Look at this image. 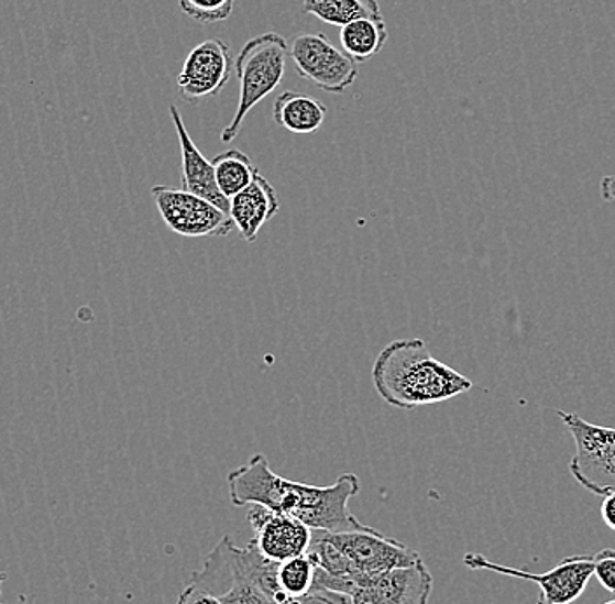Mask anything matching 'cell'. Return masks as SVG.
<instances>
[{
	"instance_id": "obj_19",
	"label": "cell",
	"mask_w": 615,
	"mask_h": 604,
	"mask_svg": "<svg viewBox=\"0 0 615 604\" xmlns=\"http://www.w3.org/2000/svg\"><path fill=\"white\" fill-rule=\"evenodd\" d=\"M315 571H317V567L306 553L281 562L278 564V582H281L282 591L290 600L305 596L314 587Z\"/></svg>"
},
{
	"instance_id": "obj_5",
	"label": "cell",
	"mask_w": 615,
	"mask_h": 604,
	"mask_svg": "<svg viewBox=\"0 0 615 604\" xmlns=\"http://www.w3.org/2000/svg\"><path fill=\"white\" fill-rule=\"evenodd\" d=\"M289 56L297 74L326 94L343 95L355 85L359 67L322 32H303L290 41Z\"/></svg>"
},
{
	"instance_id": "obj_15",
	"label": "cell",
	"mask_w": 615,
	"mask_h": 604,
	"mask_svg": "<svg viewBox=\"0 0 615 604\" xmlns=\"http://www.w3.org/2000/svg\"><path fill=\"white\" fill-rule=\"evenodd\" d=\"M326 118V103L296 91H284L273 103V121L293 135L319 132Z\"/></svg>"
},
{
	"instance_id": "obj_24",
	"label": "cell",
	"mask_w": 615,
	"mask_h": 604,
	"mask_svg": "<svg viewBox=\"0 0 615 604\" xmlns=\"http://www.w3.org/2000/svg\"><path fill=\"white\" fill-rule=\"evenodd\" d=\"M602 519L612 531H615V493L602 496Z\"/></svg>"
},
{
	"instance_id": "obj_25",
	"label": "cell",
	"mask_w": 615,
	"mask_h": 604,
	"mask_svg": "<svg viewBox=\"0 0 615 604\" xmlns=\"http://www.w3.org/2000/svg\"><path fill=\"white\" fill-rule=\"evenodd\" d=\"M600 196L605 204H614L615 201V175H607L600 183Z\"/></svg>"
},
{
	"instance_id": "obj_28",
	"label": "cell",
	"mask_w": 615,
	"mask_h": 604,
	"mask_svg": "<svg viewBox=\"0 0 615 604\" xmlns=\"http://www.w3.org/2000/svg\"><path fill=\"white\" fill-rule=\"evenodd\" d=\"M537 604H546V603H540V601H539V603H537Z\"/></svg>"
},
{
	"instance_id": "obj_2",
	"label": "cell",
	"mask_w": 615,
	"mask_h": 604,
	"mask_svg": "<svg viewBox=\"0 0 615 604\" xmlns=\"http://www.w3.org/2000/svg\"><path fill=\"white\" fill-rule=\"evenodd\" d=\"M376 394L397 409L413 410L471 392L469 377L430 353L424 339L388 342L371 369Z\"/></svg>"
},
{
	"instance_id": "obj_11",
	"label": "cell",
	"mask_w": 615,
	"mask_h": 604,
	"mask_svg": "<svg viewBox=\"0 0 615 604\" xmlns=\"http://www.w3.org/2000/svg\"><path fill=\"white\" fill-rule=\"evenodd\" d=\"M249 507L251 508L246 512V520L254 529L252 540L264 558L273 562H284L308 552L314 537L310 526L263 505Z\"/></svg>"
},
{
	"instance_id": "obj_26",
	"label": "cell",
	"mask_w": 615,
	"mask_h": 604,
	"mask_svg": "<svg viewBox=\"0 0 615 604\" xmlns=\"http://www.w3.org/2000/svg\"><path fill=\"white\" fill-rule=\"evenodd\" d=\"M4 580H6V575H4V573H2V575H0V587H2V582H4ZM0 604H4V603H2V601H0Z\"/></svg>"
},
{
	"instance_id": "obj_20",
	"label": "cell",
	"mask_w": 615,
	"mask_h": 604,
	"mask_svg": "<svg viewBox=\"0 0 615 604\" xmlns=\"http://www.w3.org/2000/svg\"><path fill=\"white\" fill-rule=\"evenodd\" d=\"M237 0H178V8L186 17L201 25L226 22L231 17Z\"/></svg>"
},
{
	"instance_id": "obj_16",
	"label": "cell",
	"mask_w": 615,
	"mask_h": 604,
	"mask_svg": "<svg viewBox=\"0 0 615 604\" xmlns=\"http://www.w3.org/2000/svg\"><path fill=\"white\" fill-rule=\"evenodd\" d=\"M388 41L385 18H361L341 26L340 44L356 65L380 55Z\"/></svg>"
},
{
	"instance_id": "obj_7",
	"label": "cell",
	"mask_w": 615,
	"mask_h": 604,
	"mask_svg": "<svg viewBox=\"0 0 615 604\" xmlns=\"http://www.w3.org/2000/svg\"><path fill=\"white\" fill-rule=\"evenodd\" d=\"M163 222L178 237H228L234 224L231 217L200 196L168 186L151 190Z\"/></svg>"
},
{
	"instance_id": "obj_22",
	"label": "cell",
	"mask_w": 615,
	"mask_h": 604,
	"mask_svg": "<svg viewBox=\"0 0 615 604\" xmlns=\"http://www.w3.org/2000/svg\"><path fill=\"white\" fill-rule=\"evenodd\" d=\"M290 604H355L353 597L347 592L314 585L305 596L293 600Z\"/></svg>"
},
{
	"instance_id": "obj_29",
	"label": "cell",
	"mask_w": 615,
	"mask_h": 604,
	"mask_svg": "<svg viewBox=\"0 0 615 604\" xmlns=\"http://www.w3.org/2000/svg\"><path fill=\"white\" fill-rule=\"evenodd\" d=\"M0 575H2V573H0Z\"/></svg>"
},
{
	"instance_id": "obj_1",
	"label": "cell",
	"mask_w": 615,
	"mask_h": 604,
	"mask_svg": "<svg viewBox=\"0 0 615 604\" xmlns=\"http://www.w3.org/2000/svg\"><path fill=\"white\" fill-rule=\"evenodd\" d=\"M228 487L234 507L263 505L320 531L374 529L362 525L350 512V499L361 491L355 473H343L331 486H311L276 475L267 458L257 452L249 463L228 473Z\"/></svg>"
},
{
	"instance_id": "obj_10",
	"label": "cell",
	"mask_w": 615,
	"mask_h": 604,
	"mask_svg": "<svg viewBox=\"0 0 615 604\" xmlns=\"http://www.w3.org/2000/svg\"><path fill=\"white\" fill-rule=\"evenodd\" d=\"M329 538L352 562L353 570L359 575V583L395 568L411 567L421 559L416 550L409 549L395 538L383 537L378 529L329 532Z\"/></svg>"
},
{
	"instance_id": "obj_23",
	"label": "cell",
	"mask_w": 615,
	"mask_h": 604,
	"mask_svg": "<svg viewBox=\"0 0 615 604\" xmlns=\"http://www.w3.org/2000/svg\"><path fill=\"white\" fill-rule=\"evenodd\" d=\"M177 604H222L221 601L217 600L213 594L205 591V589L198 587L195 583H189L180 596H178Z\"/></svg>"
},
{
	"instance_id": "obj_27",
	"label": "cell",
	"mask_w": 615,
	"mask_h": 604,
	"mask_svg": "<svg viewBox=\"0 0 615 604\" xmlns=\"http://www.w3.org/2000/svg\"><path fill=\"white\" fill-rule=\"evenodd\" d=\"M603 604H615V600L607 601V603H603Z\"/></svg>"
},
{
	"instance_id": "obj_17",
	"label": "cell",
	"mask_w": 615,
	"mask_h": 604,
	"mask_svg": "<svg viewBox=\"0 0 615 604\" xmlns=\"http://www.w3.org/2000/svg\"><path fill=\"white\" fill-rule=\"evenodd\" d=\"M303 13L340 29L361 18H383L378 0H305Z\"/></svg>"
},
{
	"instance_id": "obj_8",
	"label": "cell",
	"mask_w": 615,
	"mask_h": 604,
	"mask_svg": "<svg viewBox=\"0 0 615 604\" xmlns=\"http://www.w3.org/2000/svg\"><path fill=\"white\" fill-rule=\"evenodd\" d=\"M189 583L210 592L222 604H275L249 579L240 549L228 535L210 550L204 567L193 573Z\"/></svg>"
},
{
	"instance_id": "obj_6",
	"label": "cell",
	"mask_w": 615,
	"mask_h": 604,
	"mask_svg": "<svg viewBox=\"0 0 615 604\" xmlns=\"http://www.w3.org/2000/svg\"><path fill=\"white\" fill-rule=\"evenodd\" d=\"M463 564L471 570L493 571L498 575L513 576V579L528 580L540 587V603L572 604L586 591L591 576L594 575L593 556H570L563 559L558 567L548 573H528L518 568L504 567L498 562L483 558L481 553L469 552L463 558Z\"/></svg>"
},
{
	"instance_id": "obj_4",
	"label": "cell",
	"mask_w": 615,
	"mask_h": 604,
	"mask_svg": "<svg viewBox=\"0 0 615 604\" xmlns=\"http://www.w3.org/2000/svg\"><path fill=\"white\" fill-rule=\"evenodd\" d=\"M558 416L575 442L569 465L572 477L593 495L615 493V428L600 427L564 410Z\"/></svg>"
},
{
	"instance_id": "obj_9",
	"label": "cell",
	"mask_w": 615,
	"mask_h": 604,
	"mask_svg": "<svg viewBox=\"0 0 615 604\" xmlns=\"http://www.w3.org/2000/svg\"><path fill=\"white\" fill-rule=\"evenodd\" d=\"M233 56L221 39H207L193 47L177 76L178 95L187 103L217 97L233 76Z\"/></svg>"
},
{
	"instance_id": "obj_3",
	"label": "cell",
	"mask_w": 615,
	"mask_h": 604,
	"mask_svg": "<svg viewBox=\"0 0 615 604\" xmlns=\"http://www.w3.org/2000/svg\"><path fill=\"white\" fill-rule=\"evenodd\" d=\"M287 58L289 44L276 32L255 35L243 44L234 59L240 97L233 121L222 130V144H231L240 133L246 114L282 85L287 70Z\"/></svg>"
},
{
	"instance_id": "obj_12",
	"label": "cell",
	"mask_w": 615,
	"mask_h": 604,
	"mask_svg": "<svg viewBox=\"0 0 615 604\" xmlns=\"http://www.w3.org/2000/svg\"><path fill=\"white\" fill-rule=\"evenodd\" d=\"M432 587V575L420 559L411 567L362 580L353 589L352 597L355 604H427Z\"/></svg>"
},
{
	"instance_id": "obj_13",
	"label": "cell",
	"mask_w": 615,
	"mask_h": 604,
	"mask_svg": "<svg viewBox=\"0 0 615 604\" xmlns=\"http://www.w3.org/2000/svg\"><path fill=\"white\" fill-rule=\"evenodd\" d=\"M171 118L174 121L180 154H183V189L207 199L210 204L216 205L219 210L230 216V199L226 198L217 187L216 169H213L212 161H208L200 153V149L196 147L195 140L187 132L183 116L175 106H171Z\"/></svg>"
},
{
	"instance_id": "obj_18",
	"label": "cell",
	"mask_w": 615,
	"mask_h": 604,
	"mask_svg": "<svg viewBox=\"0 0 615 604\" xmlns=\"http://www.w3.org/2000/svg\"><path fill=\"white\" fill-rule=\"evenodd\" d=\"M212 165L216 169L217 187L228 199L251 186L254 178L260 175V169L255 168L251 157L240 149H230L219 154L213 157Z\"/></svg>"
},
{
	"instance_id": "obj_21",
	"label": "cell",
	"mask_w": 615,
	"mask_h": 604,
	"mask_svg": "<svg viewBox=\"0 0 615 604\" xmlns=\"http://www.w3.org/2000/svg\"><path fill=\"white\" fill-rule=\"evenodd\" d=\"M594 575L605 591L615 596V549H603L594 553Z\"/></svg>"
},
{
	"instance_id": "obj_14",
	"label": "cell",
	"mask_w": 615,
	"mask_h": 604,
	"mask_svg": "<svg viewBox=\"0 0 615 604\" xmlns=\"http://www.w3.org/2000/svg\"><path fill=\"white\" fill-rule=\"evenodd\" d=\"M230 217L234 228L246 243H254L261 229L281 210L275 187L263 175H257L251 186L230 199Z\"/></svg>"
}]
</instances>
